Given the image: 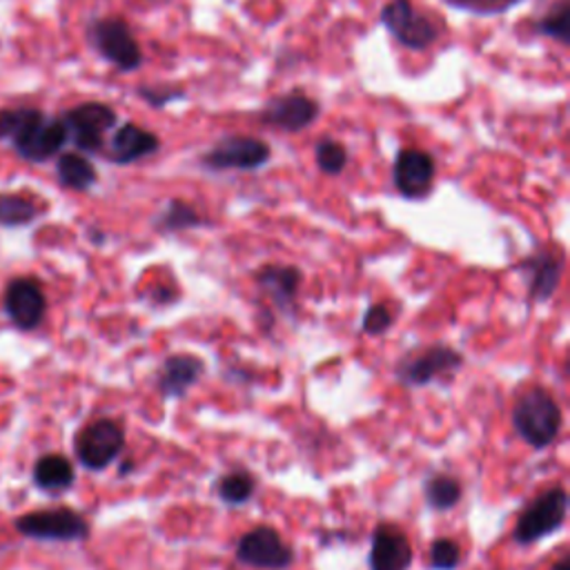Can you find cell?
<instances>
[{"instance_id": "1", "label": "cell", "mask_w": 570, "mask_h": 570, "mask_svg": "<svg viewBox=\"0 0 570 570\" xmlns=\"http://www.w3.org/2000/svg\"><path fill=\"white\" fill-rule=\"evenodd\" d=\"M0 141H12L25 160L43 163L59 156L70 136L63 118L45 116L34 107H6L0 110Z\"/></svg>"}, {"instance_id": "2", "label": "cell", "mask_w": 570, "mask_h": 570, "mask_svg": "<svg viewBox=\"0 0 570 570\" xmlns=\"http://www.w3.org/2000/svg\"><path fill=\"white\" fill-rule=\"evenodd\" d=\"M561 424L563 417L559 404L541 388L526 391L512 408L515 433L535 450L548 448L557 439Z\"/></svg>"}, {"instance_id": "3", "label": "cell", "mask_w": 570, "mask_h": 570, "mask_svg": "<svg viewBox=\"0 0 570 570\" xmlns=\"http://www.w3.org/2000/svg\"><path fill=\"white\" fill-rule=\"evenodd\" d=\"M87 39L92 48L118 72H136L143 65L141 45L127 21L121 17L96 19L87 30Z\"/></svg>"}, {"instance_id": "4", "label": "cell", "mask_w": 570, "mask_h": 570, "mask_svg": "<svg viewBox=\"0 0 570 570\" xmlns=\"http://www.w3.org/2000/svg\"><path fill=\"white\" fill-rule=\"evenodd\" d=\"M568 493L561 486L546 490L537 497L517 519L512 539L519 546H530L552 532H557L568 517Z\"/></svg>"}, {"instance_id": "5", "label": "cell", "mask_w": 570, "mask_h": 570, "mask_svg": "<svg viewBox=\"0 0 570 570\" xmlns=\"http://www.w3.org/2000/svg\"><path fill=\"white\" fill-rule=\"evenodd\" d=\"M63 123L68 127L70 143H74L85 154H101L105 147V136L118 123V114L107 103H81L65 112Z\"/></svg>"}, {"instance_id": "6", "label": "cell", "mask_w": 570, "mask_h": 570, "mask_svg": "<svg viewBox=\"0 0 570 570\" xmlns=\"http://www.w3.org/2000/svg\"><path fill=\"white\" fill-rule=\"evenodd\" d=\"M382 25L400 45L413 52H426L439 39L437 25L415 10L413 0H388L382 10Z\"/></svg>"}, {"instance_id": "7", "label": "cell", "mask_w": 570, "mask_h": 570, "mask_svg": "<svg viewBox=\"0 0 570 570\" xmlns=\"http://www.w3.org/2000/svg\"><path fill=\"white\" fill-rule=\"evenodd\" d=\"M272 158V147L255 136H226L204 156L201 165L210 172H255Z\"/></svg>"}, {"instance_id": "8", "label": "cell", "mask_w": 570, "mask_h": 570, "mask_svg": "<svg viewBox=\"0 0 570 570\" xmlns=\"http://www.w3.org/2000/svg\"><path fill=\"white\" fill-rule=\"evenodd\" d=\"M125 448V433L123 426L114 419H96L87 424L74 442L76 459L87 470H105Z\"/></svg>"}, {"instance_id": "9", "label": "cell", "mask_w": 570, "mask_h": 570, "mask_svg": "<svg viewBox=\"0 0 570 570\" xmlns=\"http://www.w3.org/2000/svg\"><path fill=\"white\" fill-rule=\"evenodd\" d=\"M17 530L41 541H85L90 537L87 519L72 508L28 512L17 519Z\"/></svg>"}, {"instance_id": "10", "label": "cell", "mask_w": 570, "mask_h": 570, "mask_svg": "<svg viewBox=\"0 0 570 570\" xmlns=\"http://www.w3.org/2000/svg\"><path fill=\"white\" fill-rule=\"evenodd\" d=\"M464 365L462 352L450 345H431L417 354H408L397 365V379L404 386L424 388L433 384L435 379L450 376Z\"/></svg>"}, {"instance_id": "11", "label": "cell", "mask_w": 570, "mask_h": 570, "mask_svg": "<svg viewBox=\"0 0 570 570\" xmlns=\"http://www.w3.org/2000/svg\"><path fill=\"white\" fill-rule=\"evenodd\" d=\"M237 559L252 568L286 570L294 561V550L270 526L246 532L237 543Z\"/></svg>"}, {"instance_id": "12", "label": "cell", "mask_w": 570, "mask_h": 570, "mask_svg": "<svg viewBox=\"0 0 570 570\" xmlns=\"http://www.w3.org/2000/svg\"><path fill=\"white\" fill-rule=\"evenodd\" d=\"M435 176H437V163L433 154L417 147H406L397 154L393 165V183L404 199H411V201L426 199L433 193Z\"/></svg>"}, {"instance_id": "13", "label": "cell", "mask_w": 570, "mask_h": 570, "mask_svg": "<svg viewBox=\"0 0 570 570\" xmlns=\"http://www.w3.org/2000/svg\"><path fill=\"white\" fill-rule=\"evenodd\" d=\"M319 114L321 105L312 96H308L305 92H290L270 99L261 107L259 121L266 127L294 134L308 129L319 118Z\"/></svg>"}, {"instance_id": "14", "label": "cell", "mask_w": 570, "mask_h": 570, "mask_svg": "<svg viewBox=\"0 0 570 570\" xmlns=\"http://www.w3.org/2000/svg\"><path fill=\"white\" fill-rule=\"evenodd\" d=\"M6 312L19 330H34L43 323L48 299L41 283L32 277H19L10 281L6 290Z\"/></svg>"}, {"instance_id": "15", "label": "cell", "mask_w": 570, "mask_h": 570, "mask_svg": "<svg viewBox=\"0 0 570 570\" xmlns=\"http://www.w3.org/2000/svg\"><path fill=\"white\" fill-rule=\"evenodd\" d=\"M413 557V546L397 526L382 524L374 530L367 552L370 570H408Z\"/></svg>"}, {"instance_id": "16", "label": "cell", "mask_w": 570, "mask_h": 570, "mask_svg": "<svg viewBox=\"0 0 570 570\" xmlns=\"http://www.w3.org/2000/svg\"><path fill=\"white\" fill-rule=\"evenodd\" d=\"M158 149H160V138L154 132L136 123H123L114 129L110 143H105L101 154H105L107 160L116 165H132L141 158L156 154Z\"/></svg>"}, {"instance_id": "17", "label": "cell", "mask_w": 570, "mask_h": 570, "mask_svg": "<svg viewBox=\"0 0 570 570\" xmlns=\"http://www.w3.org/2000/svg\"><path fill=\"white\" fill-rule=\"evenodd\" d=\"M206 365L193 354H172L167 356L156 372V388L165 400H180L197 386L204 376Z\"/></svg>"}, {"instance_id": "18", "label": "cell", "mask_w": 570, "mask_h": 570, "mask_svg": "<svg viewBox=\"0 0 570 570\" xmlns=\"http://www.w3.org/2000/svg\"><path fill=\"white\" fill-rule=\"evenodd\" d=\"M561 268L563 261L552 252H537L528 257L519 270L524 272V279L528 283V294L535 301H548L561 281Z\"/></svg>"}, {"instance_id": "19", "label": "cell", "mask_w": 570, "mask_h": 570, "mask_svg": "<svg viewBox=\"0 0 570 570\" xmlns=\"http://www.w3.org/2000/svg\"><path fill=\"white\" fill-rule=\"evenodd\" d=\"M257 283L281 310H286L299 292L301 272L294 266H263L257 272Z\"/></svg>"}, {"instance_id": "20", "label": "cell", "mask_w": 570, "mask_h": 570, "mask_svg": "<svg viewBox=\"0 0 570 570\" xmlns=\"http://www.w3.org/2000/svg\"><path fill=\"white\" fill-rule=\"evenodd\" d=\"M74 481L76 473L72 462L59 453L43 455L34 466V484L45 493H65Z\"/></svg>"}, {"instance_id": "21", "label": "cell", "mask_w": 570, "mask_h": 570, "mask_svg": "<svg viewBox=\"0 0 570 570\" xmlns=\"http://www.w3.org/2000/svg\"><path fill=\"white\" fill-rule=\"evenodd\" d=\"M56 176L63 187L74 189V193H87L99 180L94 163L81 152L61 154L56 160Z\"/></svg>"}, {"instance_id": "22", "label": "cell", "mask_w": 570, "mask_h": 570, "mask_svg": "<svg viewBox=\"0 0 570 570\" xmlns=\"http://www.w3.org/2000/svg\"><path fill=\"white\" fill-rule=\"evenodd\" d=\"M208 221L197 213V208H193L185 201L172 199L163 213H158V217L154 219V228L158 232H183V230H193V228H201Z\"/></svg>"}, {"instance_id": "23", "label": "cell", "mask_w": 570, "mask_h": 570, "mask_svg": "<svg viewBox=\"0 0 570 570\" xmlns=\"http://www.w3.org/2000/svg\"><path fill=\"white\" fill-rule=\"evenodd\" d=\"M39 217V206L23 195H0V226L21 228Z\"/></svg>"}, {"instance_id": "24", "label": "cell", "mask_w": 570, "mask_h": 570, "mask_svg": "<svg viewBox=\"0 0 570 570\" xmlns=\"http://www.w3.org/2000/svg\"><path fill=\"white\" fill-rule=\"evenodd\" d=\"M257 488V481L246 470H232L217 484V495L228 506H243L248 499H252Z\"/></svg>"}, {"instance_id": "25", "label": "cell", "mask_w": 570, "mask_h": 570, "mask_svg": "<svg viewBox=\"0 0 570 570\" xmlns=\"http://www.w3.org/2000/svg\"><path fill=\"white\" fill-rule=\"evenodd\" d=\"M426 501L435 510H450L462 499V484L450 475H435L426 481Z\"/></svg>"}, {"instance_id": "26", "label": "cell", "mask_w": 570, "mask_h": 570, "mask_svg": "<svg viewBox=\"0 0 570 570\" xmlns=\"http://www.w3.org/2000/svg\"><path fill=\"white\" fill-rule=\"evenodd\" d=\"M314 160H317V167L323 174L339 176L345 169L350 156H348V149L341 141L325 136V138H319L317 145H314Z\"/></svg>"}, {"instance_id": "27", "label": "cell", "mask_w": 570, "mask_h": 570, "mask_svg": "<svg viewBox=\"0 0 570 570\" xmlns=\"http://www.w3.org/2000/svg\"><path fill=\"white\" fill-rule=\"evenodd\" d=\"M541 37H548L561 45L570 43V6L568 0H559V3L541 17V21L535 28Z\"/></svg>"}, {"instance_id": "28", "label": "cell", "mask_w": 570, "mask_h": 570, "mask_svg": "<svg viewBox=\"0 0 570 570\" xmlns=\"http://www.w3.org/2000/svg\"><path fill=\"white\" fill-rule=\"evenodd\" d=\"M453 10L473 14V17H497L508 10L526 3V0H444Z\"/></svg>"}, {"instance_id": "29", "label": "cell", "mask_w": 570, "mask_h": 570, "mask_svg": "<svg viewBox=\"0 0 570 570\" xmlns=\"http://www.w3.org/2000/svg\"><path fill=\"white\" fill-rule=\"evenodd\" d=\"M462 563V550L457 541L439 537L431 546V568L433 570H455Z\"/></svg>"}, {"instance_id": "30", "label": "cell", "mask_w": 570, "mask_h": 570, "mask_svg": "<svg viewBox=\"0 0 570 570\" xmlns=\"http://www.w3.org/2000/svg\"><path fill=\"white\" fill-rule=\"evenodd\" d=\"M138 96L154 110H163L174 101H183L187 94L178 85H141Z\"/></svg>"}, {"instance_id": "31", "label": "cell", "mask_w": 570, "mask_h": 570, "mask_svg": "<svg viewBox=\"0 0 570 570\" xmlns=\"http://www.w3.org/2000/svg\"><path fill=\"white\" fill-rule=\"evenodd\" d=\"M393 325V314L386 305L376 303V305H370L365 317H363V332L370 334V336H379L384 334L388 328Z\"/></svg>"}, {"instance_id": "32", "label": "cell", "mask_w": 570, "mask_h": 570, "mask_svg": "<svg viewBox=\"0 0 570 570\" xmlns=\"http://www.w3.org/2000/svg\"><path fill=\"white\" fill-rule=\"evenodd\" d=\"M570 559L568 557H563L561 561H557L555 566H552V570H570V563H568Z\"/></svg>"}]
</instances>
